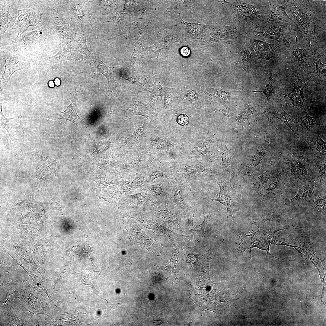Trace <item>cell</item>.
Here are the masks:
<instances>
[{
  "instance_id": "44dd1931",
  "label": "cell",
  "mask_w": 326,
  "mask_h": 326,
  "mask_svg": "<svg viewBox=\"0 0 326 326\" xmlns=\"http://www.w3.org/2000/svg\"><path fill=\"white\" fill-rule=\"evenodd\" d=\"M315 144L317 148L320 152H325V142L322 139L318 134V138L315 142Z\"/></svg>"
},
{
  "instance_id": "ffe728a7",
  "label": "cell",
  "mask_w": 326,
  "mask_h": 326,
  "mask_svg": "<svg viewBox=\"0 0 326 326\" xmlns=\"http://www.w3.org/2000/svg\"><path fill=\"white\" fill-rule=\"evenodd\" d=\"M313 59L315 61V63L316 66V72L319 74L321 76L322 75L326 73V65L321 63V61L319 59L316 58H310Z\"/></svg>"
},
{
  "instance_id": "ac0fdd59",
  "label": "cell",
  "mask_w": 326,
  "mask_h": 326,
  "mask_svg": "<svg viewBox=\"0 0 326 326\" xmlns=\"http://www.w3.org/2000/svg\"><path fill=\"white\" fill-rule=\"evenodd\" d=\"M265 85L266 87L264 88V91H253V92H263L264 94V95L267 97V101L268 102L269 101H270L271 96L272 94L274 93V85L273 82L271 78H270L269 83L267 85Z\"/></svg>"
},
{
  "instance_id": "52a82bcc",
  "label": "cell",
  "mask_w": 326,
  "mask_h": 326,
  "mask_svg": "<svg viewBox=\"0 0 326 326\" xmlns=\"http://www.w3.org/2000/svg\"><path fill=\"white\" fill-rule=\"evenodd\" d=\"M5 59L6 63L5 70L0 80V88L2 91L5 88L13 73L24 68L22 60L16 55L10 54L6 56Z\"/></svg>"
},
{
  "instance_id": "9c48e42d",
  "label": "cell",
  "mask_w": 326,
  "mask_h": 326,
  "mask_svg": "<svg viewBox=\"0 0 326 326\" xmlns=\"http://www.w3.org/2000/svg\"><path fill=\"white\" fill-rule=\"evenodd\" d=\"M2 104L0 112V124L6 129L8 136L13 137L24 134L23 123L19 117L15 115L14 117L11 118H6L2 113Z\"/></svg>"
},
{
  "instance_id": "7402d4cb",
  "label": "cell",
  "mask_w": 326,
  "mask_h": 326,
  "mask_svg": "<svg viewBox=\"0 0 326 326\" xmlns=\"http://www.w3.org/2000/svg\"><path fill=\"white\" fill-rule=\"evenodd\" d=\"M177 121L180 125L185 126L189 123V118L187 115L184 114H182L179 115L177 117Z\"/></svg>"
},
{
  "instance_id": "30bf717a",
  "label": "cell",
  "mask_w": 326,
  "mask_h": 326,
  "mask_svg": "<svg viewBox=\"0 0 326 326\" xmlns=\"http://www.w3.org/2000/svg\"><path fill=\"white\" fill-rule=\"evenodd\" d=\"M77 100L76 94L71 104L64 111L54 114L53 119L54 120L62 119L67 120L74 123L77 126L87 127V125L77 115L75 108Z\"/></svg>"
},
{
  "instance_id": "cb8c5ba5",
  "label": "cell",
  "mask_w": 326,
  "mask_h": 326,
  "mask_svg": "<svg viewBox=\"0 0 326 326\" xmlns=\"http://www.w3.org/2000/svg\"><path fill=\"white\" fill-rule=\"evenodd\" d=\"M181 53L183 56H187L190 53V49L187 47H183L181 50Z\"/></svg>"
},
{
  "instance_id": "3957f363",
  "label": "cell",
  "mask_w": 326,
  "mask_h": 326,
  "mask_svg": "<svg viewBox=\"0 0 326 326\" xmlns=\"http://www.w3.org/2000/svg\"><path fill=\"white\" fill-rule=\"evenodd\" d=\"M220 188L219 197L215 199H210L219 202L226 206L227 217L233 219L235 213L239 211L241 201L242 190L241 186L227 181L220 182L215 181Z\"/></svg>"
},
{
  "instance_id": "e0dca14e",
  "label": "cell",
  "mask_w": 326,
  "mask_h": 326,
  "mask_svg": "<svg viewBox=\"0 0 326 326\" xmlns=\"http://www.w3.org/2000/svg\"><path fill=\"white\" fill-rule=\"evenodd\" d=\"M251 50H245L241 52L238 59L240 66L246 71H249L251 69V64L253 58Z\"/></svg>"
},
{
  "instance_id": "2e32d148",
  "label": "cell",
  "mask_w": 326,
  "mask_h": 326,
  "mask_svg": "<svg viewBox=\"0 0 326 326\" xmlns=\"http://www.w3.org/2000/svg\"><path fill=\"white\" fill-rule=\"evenodd\" d=\"M294 84V88L291 93L288 94H282L289 98L293 107H299L302 109L303 107L304 101L303 89L302 86L298 84Z\"/></svg>"
},
{
  "instance_id": "4316f807",
  "label": "cell",
  "mask_w": 326,
  "mask_h": 326,
  "mask_svg": "<svg viewBox=\"0 0 326 326\" xmlns=\"http://www.w3.org/2000/svg\"><path fill=\"white\" fill-rule=\"evenodd\" d=\"M48 85L50 87L53 88L54 86V83L53 81H50L48 82Z\"/></svg>"
},
{
  "instance_id": "7a4b0ae2",
  "label": "cell",
  "mask_w": 326,
  "mask_h": 326,
  "mask_svg": "<svg viewBox=\"0 0 326 326\" xmlns=\"http://www.w3.org/2000/svg\"><path fill=\"white\" fill-rule=\"evenodd\" d=\"M287 11L292 18L299 26L306 38H308V28L311 22L319 20L313 7L308 0H287Z\"/></svg>"
},
{
  "instance_id": "4fadbf2b",
  "label": "cell",
  "mask_w": 326,
  "mask_h": 326,
  "mask_svg": "<svg viewBox=\"0 0 326 326\" xmlns=\"http://www.w3.org/2000/svg\"><path fill=\"white\" fill-rule=\"evenodd\" d=\"M241 32L240 28L235 25L227 26L217 32L212 39L215 41L233 39L241 34Z\"/></svg>"
},
{
  "instance_id": "8fae6325",
  "label": "cell",
  "mask_w": 326,
  "mask_h": 326,
  "mask_svg": "<svg viewBox=\"0 0 326 326\" xmlns=\"http://www.w3.org/2000/svg\"><path fill=\"white\" fill-rule=\"evenodd\" d=\"M259 34L264 38L276 40L280 43L285 44L289 48L290 47V44L286 39V28L283 25L277 24L272 26L265 31L260 33Z\"/></svg>"
},
{
  "instance_id": "5b68a950",
  "label": "cell",
  "mask_w": 326,
  "mask_h": 326,
  "mask_svg": "<svg viewBox=\"0 0 326 326\" xmlns=\"http://www.w3.org/2000/svg\"><path fill=\"white\" fill-rule=\"evenodd\" d=\"M225 5L232 10L240 21L247 25L246 27H252L253 24H256L258 18L261 16V9L258 6L245 3L242 2H229L224 1Z\"/></svg>"
},
{
  "instance_id": "5bb4252c",
  "label": "cell",
  "mask_w": 326,
  "mask_h": 326,
  "mask_svg": "<svg viewBox=\"0 0 326 326\" xmlns=\"http://www.w3.org/2000/svg\"><path fill=\"white\" fill-rule=\"evenodd\" d=\"M308 46L305 49H301L297 46L294 47L292 52L293 55L297 59L300 66H304L306 63L307 59L314 53L317 52L316 47H313L310 39Z\"/></svg>"
},
{
  "instance_id": "603a6c76",
  "label": "cell",
  "mask_w": 326,
  "mask_h": 326,
  "mask_svg": "<svg viewBox=\"0 0 326 326\" xmlns=\"http://www.w3.org/2000/svg\"><path fill=\"white\" fill-rule=\"evenodd\" d=\"M185 97L189 101H193L196 98L197 94L194 91H190L186 93Z\"/></svg>"
},
{
  "instance_id": "484cf974",
  "label": "cell",
  "mask_w": 326,
  "mask_h": 326,
  "mask_svg": "<svg viewBox=\"0 0 326 326\" xmlns=\"http://www.w3.org/2000/svg\"><path fill=\"white\" fill-rule=\"evenodd\" d=\"M54 83L56 86H59L60 85L61 81L58 78H56L54 80Z\"/></svg>"
},
{
  "instance_id": "d6986e66",
  "label": "cell",
  "mask_w": 326,
  "mask_h": 326,
  "mask_svg": "<svg viewBox=\"0 0 326 326\" xmlns=\"http://www.w3.org/2000/svg\"><path fill=\"white\" fill-rule=\"evenodd\" d=\"M301 122L304 127L308 129H310L313 124V118L310 116L305 111V114L302 117Z\"/></svg>"
},
{
  "instance_id": "8992f818",
  "label": "cell",
  "mask_w": 326,
  "mask_h": 326,
  "mask_svg": "<svg viewBox=\"0 0 326 326\" xmlns=\"http://www.w3.org/2000/svg\"><path fill=\"white\" fill-rule=\"evenodd\" d=\"M286 1H278V3L276 5L270 3L267 8H265L263 13L264 14V24L275 21H281L290 24L293 22L286 13Z\"/></svg>"
},
{
  "instance_id": "ba28073f",
  "label": "cell",
  "mask_w": 326,
  "mask_h": 326,
  "mask_svg": "<svg viewBox=\"0 0 326 326\" xmlns=\"http://www.w3.org/2000/svg\"><path fill=\"white\" fill-rule=\"evenodd\" d=\"M41 14L39 11L30 9L19 17L16 24L18 35H21L30 26H35L40 22Z\"/></svg>"
},
{
  "instance_id": "277c9868",
  "label": "cell",
  "mask_w": 326,
  "mask_h": 326,
  "mask_svg": "<svg viewBox=\"0 0 326 326\" xmlns=\"http://www.w3.org/2000/svg\"><path fill=\"white\" fill-rule=\"evenodd\" d=\"M30 174L42 180V183H48L52 181L56 174L55 168L57 163L54 159L50 158L41 152H36L33 160Z\"/></svg>"
},
{
  "instance_id": "9a60e30c",
  "label": "cell",
  "mask_w": 326,
  "mask_h": 326,
  "mask_svg": "<svg viewBox=\"0 0 326 326\" xmlns=\"http://www.w3.org/2000/svg\"><path fill=\"white\" fill-rule=\"evenodd\" d=\"M266 114L267 117L270 122L274 118H277L285 123L294 132V130L290 126L289 122L291 120L294 122L293 118L285 111L281 103L280 105H279L278 108L276 111L267 110Z\"/></svg>"
},
{
  "instance_id": "6da1fadb",
  "label": "cell",
  "mask_w": 326,
  "mask_h": 326,
  "mask_svg": "<svg viewBox=\"0 0 326 326\" xmlns=\"http://www.w3.org/2000/svg\"><path fill=\"white\" fill-rule=\"evenodd\" d=\"M258 229L250 235H247L241 231L238 235L241 240L239 246L237 248L238 254H243L247 249L250 251L251 259V250L254 247L265 251L268 254L271 255L269 251V247L275 232L261 225H257Z\"/></svg>"
},
{
  "instance_id": "d4e9b609",
  "label": "cell",
  "mask_w": 326,
  "mask_h": 326,
  "mask_svg": "<svg viewBox=\"0 0 326 326\" xmlns=\"http://www.w3.org/2000/svg\"><path fill=\"white\" fill-rule=\"evenodd\" d=\"M162 176L163 174L161 173L160 172H154V173L152 175L151 177H152V178H155L158 177H162Z\"/></svg>"
},
{
  "instance_id": "7c38bea8",
  "label": "cell",
  "mask_w": 326,
  "mask_h": 326,
  "mask_svg": "<svg viewBox=\"0 0 326 326\" xmlns=\"http://www.w3.org/2000/svg\"><path fill=\"white\" fill-rule=\"evenodd\" d=\"M252 46L260 59L269 60L273 57L275 50L280 45L271 44L259 40H254Z\"/></svg>"
}]
</instances>
